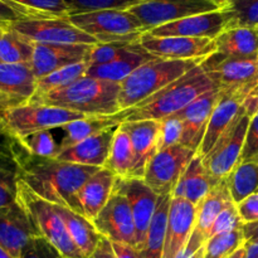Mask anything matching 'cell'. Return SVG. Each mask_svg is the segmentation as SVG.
Masks as SVG:
<instances>
[{"instance_id": "94428289", "label": "cell", "mask_w": 258, "mask_h": 258, "mask_svg": "<svg viewBox=\"0 0 258 258\" xmlns=\"http://www.w3.org/2000/svg\"><path fill=\"white\" fill-rule=\"evenodd\" d=\"M212 2H216V3H218L219 5H223L224 7V5H226L228 2H231V0H212Z\"/></svg>"}, {"instance_id": "d590c367", "label": "cell", "mask_w": 258, "mask_h": 258, "mask_svg": "<svg viewBox=\"0 0 258 258\" xmlns=\"http://www.w3.org/2000/svg\"><path fill=\"white\" fill-rule=\"evenodd\" d=\"M28 15L29 19L70 18L72 9L64 0H8Z\"/></svg>"}, {"instance_id": "484cf974", "label": "cell", "mask_w": 258, "mask_h": 258, "mask_svg": "<svg viewBox=\"0 0 258 258\" xmlns=\"http://www.w3.org/2000/svg\"><path fill=\"white\" fill-rule=\"evenodd\" d=\"M117 176L106 168H100L86 180L78 191V202L86 218L91 222L97 217L112 194Z\"/></svg>"}, {"instance_id": "44dd1931", "label": "cell", "mask_w": 258, "mask_h": 258, "mask_svg": "<svg viewBox=\"0 0 258 258\" xmlns=\"http://www.w3.org/2000/svg\"><path fill=\"white\" fill-rule=\"evenodd\" d=\"M218 97L219 90L214 88V90L199 96L183 110L174 113V116L180 118L183 122L184 134L181 144L185 145L186 148H190L191 150L198 153L199 146H201L204 134H206L207 126H208L209 118H211L212 111L218 101Z\"/></svg>"}, {"instance_id": "83f0119b", "label": "cell", "mask_w": 258, "mask_h": 258, "mask_svg": "<svg viewBox=\"0 0 258 258\" xmlns=\"http://www.w3.org/2000/svg\"><path fill=\"white\" fill-rule=\"evenodd\" d=\"M214 42L216 53L222 57L236 59H257L258 57L257 28H228Z\"/></svg>"}, {"instance_id": "ab89813d", "label": "cell", "mask_w": 258, "mask_h": 258, "mask_svg": "<svg viewBox=\"0 0 258 258\" xmlns=\"http://www.w3.org/2000/svg\"><path fill=\"white\" fill-rule=\"evenodd\" d=\"M17 141L30 155L55 158L59 153V144L55 143L54 136L50 130L37 131Z\"/></svg>"}, {"instance_id": "816d5d0a", "label": "cell", "mask_w": 258, "mask_h": 258, "mask_svg": "<svg viewBox=\"0 0 258 258\" xmlns=\"http://www.w3.org/2000/svg\"><path fill=\"white\" fill-rule=\"evenodd\" d=\"M91 258H115L112 249V243H111L110 239L102 237L100 243H98L97 248L93 252Z\"/></svg>"}, {"instance_id": "2e32d148", "label": "cell", "mask_w": 258, "mask_h": 258, "mask_svg": "<svg viewBox=\"0 0 258 258\" xmlns=\"http://www.w3.org/2000/svg\"><path fill=\"white\" fill-rule=\"evenodd\" d=\"M92 223L98 233L111 242L135 247L136 237L133 212L126 197L117 189L113 188L110 199Z\"/></svg>"}, {"instance_id": "cb8c5ba5", "label": "cell", "mask_w": 258, "mask_h": 258, "mask_svg": "<svg viewBox=\"0 0 258 258\" xmlns=\"http://www.w3.org/2000/svg\"><path fill=\"white\" fill-rule=\"evenodd\" d=\"M120 126L130 136L135 153L133 178H143L146 165L158 153L160 122L158 120H141L122 122Z\"/></svg>"}, {"instance_id": "f907efd6", "label": "cell", "mask_w": 258, "mask_h": 258, "mask_svg": "<svg viewBox=\"0 0 258 258\" xmlns=\"http://www.w3.org/2000/svg\"><path fill=\"white\" fill-rule=\"evenodd\" d=\"M115 258H140V253L138 249L131 244L117 243V242H111Z\"/></svg>"}, {"instance_id": "d4e9b609", "label": "cell", "mask_w": 258, "mask_h": 258, "mask_svg": "<svg viewBox=\"0 0 258 258\" xmlns=\"http://www.w3.org/2000/svg\"><path fill=\"white\" fill-rule=\"evenodd\" d=\"M153 55L149 54L139 40L130 43L126 49L111 62L105 64L88 66L85 76L98 80L110 81V82L121 83L128 77L135 70L148 60L153 59Z\"/></svg>"}, {"instance_id": "836d02e7", "label": "cell", "mask_w": 258, "mask_h": 258, "mask_svg": "<svg viewBox=\"0 0 258 258\" xmlns=\"http://www.w3.org/2000/svg\"><path fill=\"white\" fill-rule=\"evenodd\" d=\"M234 203H239L246 197L258 190V154L248 160L239 161L227 178Z\"/></svg>"}, {"instance_id": "f546056e", "label": "cell", "mask_w": 258, "mask_h": 258, "mask_svg": "<svg viewBox=\"0 0 258 258\" xmlns=\"http://www.w3.org/2000/svg\"><path fill=\"white\" fill-rule=\"evenodd\" d=\"M54 209L62 218L71 238L73 239L78 249L82 252L83 257L91 258L102 238L92 222L72 209L59 206H54Z\"/></svg>"}, {"instance_id": "5b68a950", "label": "cell", "mask_w": 258, "mask_h": 258, "mask_svg": "<svg viewBox=\"0 0 258 258\" xmlns=\"http://www.w3.org/2000/svg\"><path fill=\"white\" fill-rule=\"evenodd\" d=\"M17 202L25 209L39 236L50 242L63 258H85L71 238L54 206L33 193L22 179L18 180Z\"/></svg>"}, {"instance_id": "f1b7e54d", "label": "cell", "mask_w": 258, "mask_h": 258, "mask_svg": "<svg viewBox=\"0 0 258 258\" xmlns=\"http://www.w3.org/2000/svg\"><path fill=\"white\" fill-rule=\"evenodd\" d=\"M217 184L219 183L207 171L201 156L196 155L176 184L171 197L184 199L197 207Z\"/></svg>"}, {"instance_id": "bcb514c9", "label": "cell", "mask_w": 258, "mask_h": 258, "mask_svg": "<svg viewBox=\"0 0 258 258\" xmlns=\"http://www.w3.org/2000/svg\"><path fill=\"white\" fill-rule=\"evenodd\" d=\"M19 258H63L57 248L43 237H33L23 248Z\"/></svg>"}, {"instance_id": "3957f363", "label": "cell", "mask_w": 258, "mask_h": 258, "mask_svg": "<svg viewBox=\"0 0 258 258\" xmlns=\"http://www.w3.org/2000/svg\"><path fill=\"white\" fill-rule=\"evenodd\" d=\"M120 83L98 78H80L62 90L35 95L27 103L55 106L85 116H111L120 112Z\"/></svg>"}, {"instance_id": "db71d44e", "label": "cell", "mask_w": 258, "mask_h": 258, "mask_svg": "<svg viewBox=\"0 0 258 258\" xmlns=\"http://www.w3.org/2000/svg\"><path fill=\"white\" fill-rule=\"evenodd\" d=\"M244 242L251 244H258V221L252 223H244L242 226Z\"/></svg>"}, {"instance_id": "ffe728a7", "label": "cell", "mask_w": 258, "mask_h": 258, "mask_svg": "<svg viewBox=\"0 0 258 258\" xmlns=\"http://www.w3.org/2000/svg\"><path fill=\"white\" fill-rule=\"evenodd\" d=\"M244 100H246V96L241 95V93L219 91L218 101L212 111L203 141L199 146L197 155L204 159L211 153L217 141L242 113Z\"/></svg>"}, {"instance_id": "30bf717a", "label": "cell", "mask_w": 258, "mask_h": 258, "mask_svg": "<svg viewBox=\"0 0 258 258\" xmlns=\"http://www.w3.org/2000/svg\"><path fill=\"white\" fill-rule=\"evenodd\" d=\"M223 8L212 0H143L128 10L141 22L145 32L191 15L214 12Z\"/></svg>"}, {"instance_id": "e7e4bbea", "label": "cell", "mask_w": 258, "mask_h": 258, "mask_svg": "<svg viewBox=\"0 0 258 258\" xmlns=\"http://www.w3.org/2000/svg\"><path fill=\"white\" fill-rule=\"evenodd\" d=\"M257 29H258V28H257Z\"/></svg>"}, {"instance_id": "7402d4cb", "label": "cell", "mask_w": 258, "mask_h": 258, "mask_svg": "<svg viewBox=\"0 0 258 258\" xmlns=\"http://www.w3.org/2000/svg\"><path fill=\"white\" fill-rule=\"evenodd\" d=\"M196 214L194 204L180 198H171L163 258H176L184 251L193 232Z\"/></svg>"}, {"instance_id": "b9f144b4", "label": "cell", "mask_w": 258, "mask_h": 258, "mask_svg": "<svg viewBox=\"0 0 258 258\" xmlns=\"http://www.w3.org/2000/svg\"><path fill=\"white\" fill-rule=\"evenodd\" d=\"M72 9V15L107 9H128L143 0H64Z\"/></svg>"}, {"instance_id": "f6af8a7d", "label": "cell", "mask_w": 258, "mask_h": 258, "mask_svg": "<svg viewBox=\"0 0 258 258\" xmlns=\"http://www.w3.org/2000/svg\"><path fill=\"white\" fill-rule=\"evenodd\" d=\"M243 226L241 217H239L238 209H237V204L234 202H231L214 221L213 226H212L211 232H209V238L216 234L224 233V232H231L234 229H239Z\"/></svg>"}, {"instance_id": "be15d7a7", "label": "cell", "mask_w": 258, "mask_h": 258, "mask_svg": "<svg viewBox=\"0 0 258 258\" xmlns=\"http://www.w3.org/2000/svg\"><path fill=\"white\" fill-rule=\"evenodd\" d=\"M257 62H258V57H257Z\"/></svg>"}, {"instance_id": "c3c4849f", "label": "cell", "mask_w": 258, "mask_h": 258, "mask_svg": "<svg viewBox=\"0 0 258 258\" xmlns=\"http://www.w3.org/2000/svg\"><path fill=\"white\" fill-rule=\"evenodd\" d=\"M239 217L244 223H252L258 221V190L246 197L243 201L237 203Z\"/></svg>"}, {"instance_id": "4dcf8cb0", "label": "cell", "mask_w": 258, "mask_h": 258, "mask_svg": "<svg viewBox=\"0 0 258 258\" xmlns=\"http://www.w3.org/2000/svg\"><path fill=\"white\" fill-rule=\"evenodd\" d=\"M120 123L113 118V116H85L80 120L71 121L66 125L60 126L64 136L59 144V151L66 150L96 134L101 133L105 128L118 126Z\"/></svg>"}, {"instance_id": "91938a15", "label": "cell", "mask_w": 258, "mask_h": 258, "mask_svg": "<svg viewBox=\"0 0 258 258\" xmlns=\"http://www.w3.org/2000/svg\"><path fill=\"white\" fill-rule=\"evenodd\" d=\"M9 150H10L9 144H2V143H0V156L4 155V154L8 153Z\"/></svg>"}, {"instance_id": "d6986e66", "label": "cell", "mask_w": 258, "mask_h": 258, "mask_svg": "<svg viewBox=\"0 0 258 258\" xmlns=\"http://www.w3.org/2000/svg\"><path fill=\"white\" fill-rule=\"evenodd\" d=\"M39 236L25 209L17 201L0 208V247L14 258H19L23 248L33 237Z\"/></svg>"}, {"instance_id": "6da1fadb", "label": "cell", "mask_w": 258, "mask_h": 258, "mask_svg": "<svg viewBox=\"0 0 258 258\" xmlns=\"http://www.w3.org/2000/svg\"><path fill=\"white\" fill-rule=\"evenodd\" d=\"M9 140L10 150L18 164L19 179L32 189L33 193L53 206L64 207L83 216L78 202V191L100 168L30 155L17 140Z\"/></svg>"}, {"instance_id": "603a6c76", "label": "cell", "mask_w": 258, "mask_h": 258, "mask_svg": "<svg viewBox=\"0 0 258 258\" xmlns=\"http://www.w3.org/2000/svg\"><path fill=\"white\" fill-rule=\"evenodd\" d=\"M120 126V125H118ZM118 126L105 128L101 133L58 153L55 159L78 165L103 168L110 155L111 146Z\"/></svg>"}, {"instance_id": "52a82bcc", "label": "cell", "mask_w": 258, "mask_h": 258, "mask_svg": "<svg viewBox=\"0 0 258 258\" xmlns=\"http://www.w3.org/2000/svg\"><path fill=\"white\" fill-rule=\"evenodd\" d=\"M70 22L98 43L136 42L145 29L140 20L126 9H107L71 15Z\"/></svg>"}, {"instance_id": "ee69618b", "label": "cell", "mask_w": 258, "mask_h": 258, "mask_svg": "<svg viewBox=\"0 0 258 258\" xmlns=\"http://www.w3.org/2000/svg\"><path fill=\"white\" fill-rule=\"evenodd\" d=\"M133 42H112V43H98L91 49L88 55V66L105 64L117 58L123 50Z\"/></svg>"}, {"instance_id": "4fadbf2b", "label": "cell", "mask_w": 258, "mask_h": 258, "mask_svg": "<svg viewBox=\"0 0 258 258\" xmlns=\"http://www.w3.org/2000/svg\"><path fill=\"white\" fill-rule=\"evenodd\" d=\"M139 43L149 54L160 59H206L216 52V42L209 38L155 37L144 33Z\"/></svg>"}, {"instance_id": "8d00e7d4", "label": "cell", "mask_w": 258, "mask_h": 258, "mask_svg": "<svg viewBox=\"0 0 258 258\" xmlns=\"http://www.w3.org/2000/svg\"><path fill=\"white\" fill-rule=\"evenodd\" d=\"M87 70L88 62H81L54 71V72L49 73L48 76L37 81V92H35V95H44V93H49L53 92V91L68 87L80 78L85 77Z\"/></svg>"}, {"instance_id": "7c38bea8", "label": "cell", "mask_w": 258, "mask_h": 258, "mask_svg": "<svg viewBox=\"0 0 258 258\" xmlns=\"http://www.w3.org/2000/svg\"><path fill=\"white\" fill-rule=\"evenodd\" d=\"M15 32L24 35L33 43H58V44H98L97 40L78 29L68 18L49 19H20L7 24Z\"/></svg>"}, {"instance_id": "1f68e13d", "label": "cell", "mask_w": 258, "mask_h": 258, "mask_svg": "<svg viewBox=\"0 0 258 258\" xmlns=\"http://www.w3.org/2000/svg\"><path fill=\"white\" fill-rule=\"evenodd\" d=\"M171 196L159 197L155 214L153 217L145 244L140 253V258H163L164 243H165L166 224H168L169 209L171 204Z\"/></svg>"}, {"instance_id": "ba28073f", "label": "cell", "mask_w": 258, "mask_h": 258, "mask_svg": "<svg viewBox=\"0 0 258 258\" xmlns=\"http://www.w3.org/2000/svg\"><path fill=\"white\" fill-rule=\"evenodd\" d=\"M201 66L219 91L241 93L247 97L258 85L257 59L226 58L214 52Z\"/></svg>"}, {"instance_id": "9a60e30c", "label": "cell", "mask_w": 258, "mask_h": 258, "mask_svg": "<svg viewBox=\"0 0 258 258\" xmlns=\"http://www.w3.org/2000/svg\"><path fill=\"white\" fill-rule=\"evenodd\" d=\"M232 13L224 5L214 12L191 15L176 22L168 23L151 29V35L155 37H188L209 38L216 39L226 29L231 28Z\"/></svg>"}, {"instance_id": "7dc6e473", "label": "cell", "mask_w": 258, "mask_h": 258, "mask_svg": "<svg viewBox=\"0 0 258 258\" xmlns=\"http://www.w3.org/2000/svg\"><path fill=\"white\" fill-rule=\"evenodd\" d=\"M258 154V113L253 115L249 120L248 130L246 134L243 150H242L239 161L248 160Z\"/></svg>"}, {"instance_id": "e0dca14e", "label": "cell", "mask_w": 258, "mask_h": 258, "mask_svg": "<svg viewBox=\"0 0 258 258\" xmlns=\"http://www.w3.org/2000/svg\"><path fill=\"white\" fill-rule=\"evenodd\" d=\"M231 202H234L229 190L228 181L224 179L219 184H217L211 191L206 196V198L197 206L196 223H194L193 232H191L189 241L186 243L184 252L185 253H194L203 248L206 242L209 238V232L218 214L228 206Z\"/></svg>"}, {"instance_id": "7a4b0ae2", "label": "cell", "mask_w": 258, "mask_h": 258, "mask_svg": "<svg viewBox=\"0 0 258 258\" xmlns=\"http://www.w3.org/2000/svg\"><path fill=\"white\" fill-rule=\"evenodd\" d=\"M214 88H217V86L199 64L135 107L120 111L112 116L118 123L141 120L160 121L179 112L199 96Z\"/></svg>"}, {"instance_id": "74e56055", "label": "cell", "mask_w": 258, "mask_h": 258, "mask_svg": "<svg viewBox=\"0 0 258 258\" xmlns=\"http://www.w3.org/2000/svg\"><path fill=\"white\" fill-rule=\"evenodd\" d=\"M18 180V164L12 150H9L0 156V208L10 206L17 201Z\"/></svg>"}, {"instance_id": "9c48e42d", "label": "cell", "mask_w": 258, "mask_h": 258, "mask_svg": "<svg viewBox=\"0 0 258 258\" xmlns=\"http://www.w3.org/2000/svg\"><path fill=\"white\" fill-rule=\"evenodd\" d=\"M197 151L183 144L159 150L146 165L143 179L158 196H173L176 184Z\"/></svg>"}, {"instance_id": "e575fe53", "label": "cell", "mask_w": 258, "mask_h": 258, "mask_svg": "<svg viewBox=\"0 0 258 258\" xmlns=\"http://www.w3.org/2000/svg\"><path fill=\"white\" fill-rule=\"evenodd\" d=\"M33 53L34 43L5 24L0 37V62L30 63Z\"/></svg>"}, {"instance_id": "6125c7cd", "label": "cell", "mask_w": 258, "mask_h": 258, "mask_svg": "<svg viewBox=\"0 0 258 258\" xmlns=\"http://www.w3.org/2000/svg\"><path fill=\"white\" fill-rule=\"evenodd\" d=\"M4 25H5V24H0V37H2L3 30H4ZM0 63H2V62H0Z\"/></svg>"}, {"instance_id": "11a10c76", "label": "cell", "mask_w": 258, "mask_h": 258, "mask_svg": "<svg viewBox=\"0 0 258 258\" xmlns=\"http://www.w3.org/2000/svg\"><path fill=\"white\" fill-rule=\"evenodd\" d=\"M18 105H19V103H18L17 101L12 100V98L8 97L7 95L0 92V112H4V111L8 110V108L14 107V106H18Z\"/></svg>"}, {"instance_id": "7bdbcfd3", "label": "cell", "mask_w": 258, "mask_h": 258, "mask_svg": "<svg viewBox=\"0 0 258 258\" xmlns=\"http://www.w3.org/2000/svg\"><path fill=\"white\" fill-rule=\"evenodd\" d=\"M159 122H160V133H159L158 151L181 144L184 127L180 118H178L174 115H170L160 120Z\"/></svg>"}, {"instance_id": "f35d334b", "label": "cell", "mask_w": 258, "mask_h": 258, "mask_svg": "<svg viewBox=\"0 0 258 258\" xmlns=\"http://www.w3.org/2000/svg\"><path fill=\"white\" fill-rule=\"evenodd\" d=\"M244 243L242 228L216 234L204 244V258H229Z\"/></svg>"}, {"instance_id": "f5cc1de1", "label": "cell", "mask_w": 258, "mask_h": 258, "mask_svg": "<svg viewBox=\"0 0 258 258\" xmlns=\"http://www.w3.org/2000/svg\"><path fill=\"white\" fill-rule=\"evenodd\" d=\"M243 108L249 117H252V116L258 113V85L246 97V100L243 102Z\"/></svg>"}, {"instance_id": "6f0895ef", "label": "cell", "mask_w": 258, "mask_h": 258, "mask_svg": "<svg viewBox=\"0 0 258 258\" xmlns=\"http://www.w3.org/2000/svg\"><path fill=\"white\" fill-rule=\"evenodd\" d=\"M176 258H204V247L199 251L194 252V253H185V252H180Z\"/></svg>"}, {"instance_id": "ac0fdd59", "label": "cell", "mask_w": 258, "mask_h": 258, "mask_svg": "<svg viewBox=\"0 0 258 258\" xmlns=\"http://www.w3.org/2000/svg\"><path fill=\"white\" fill-rule=\"evenodd\" d=\"M92 47L93 45L86 44L34 43L30 67L38 81L67 66L87 62Z\"/></svg>"}, {"instance_id": "5bb4252c", "label": "cell", "mask_w": 258, "mask_h": 258, "mask_svg": "<svg viewBox=\"0 0 258 258\" xmlns=\"http://www.w3.org/2000/svg\"><path fill=\"white\" fill-rule=\"evenodd\" d=\"M115 189L121 191L130 204L135 223V247L140 252L145 244L149 227L155 214L160 196H158L143 178H117Z\"/></svg>"}, {"instance_id": "8992f818", "label": "cell", "mask_w": 258, "mask_h": 258, "mask_svg": "<svg viewBox=\"0 0 258 258\" xmlns=\"http://www.w3.org/2000/svg\"><path fill=\"white\" fill-rule=\"evenodd\" d=\"M83 117L82 113L62 107L23 103L0 112V130L7 138L19 140L37 131L58 128Z\"/></svg>"}, {"instance_id": "681fc988", "label": "cell", "mask_w": 258, "mask_h": 258, "mask_svg": "<svg viewBox=\"0 0 258 258\" xmlns=\"http://www.w3.org/2000/svg\"><path fill=\"white\" fill-rule=\"evenodd\" d=\"M20 19H29L23 10L8 0H0V24H9Z\"/></svg>"}, {"instance_id": "680465c9", "label": "cell", "mask_w": 258, "mask_h": 258, "mask_svg": "<svg viewBox=\"0 0 258 258\" xmlns=\"http://www.w3.org/2000/svg\"><path fill=\"white\" fill-rule=\"evenodd\" d=\"M244 254H246V248H244V246H243L242 248H239L236 253L232 254L229 258H244Z\"/></svg>"}, {"instance_id": "d6a6232c", "label": "cell", "mask_w": 258, "mask_h": 258, "mask_svg": "<svg viewBox=\"0 0 258 258\" xmlns=\"http://www.w3.org/2000/svg\"><path fill=\"white\" fill-rule=\"evenodd\" d=\"M135 153L128 134L118 126L111 146L110 155L103 168L112 171L117 178H133Z\"/></svg>"}, {"instance_id": "8fae6325", "label": "cell", "mask_w": 258, "mask_h": 258, "mask_svg": "<svg viewBox=\"0 0 258 258\" xmlns=\"http://www.w3.org/2000/svg\"><path fill=\"white\" fill-rule=\"evenodd\" d=\"M249 120L251 117L247 115L243 108L242 113L232 123L231 127L217 141L211 153L202 159L207 171L217 183H221L228 178L229 174L238 165Z\"/></svg>"}, {"instance_id": "9f6ffc18", "label": "cell", "mask_w": 258, "mask_h": 258, "mask_svg": "<svg viewBox=\"0 0 258 258\" xmlns=\"http://www.w3.org/2000/svg\"><path fill=\"white\" fill-rule=\"evenodd\" d=\"M244 248H246L244 258H258V244L244 243Z\"/></svg>"}, {"instance_id": "60d3db41", "label": "cell", "mask_w": 258, "mask_h": 258, "mask_svg": "<svg viewBox=\"0 0 258 258\" xmlns=\"http://www.w3.org/2000/svg\"><path fill=\"white\" fill-rule=\"evenodd\" d=\"M226 7L232 13L231 28H258V0H231Z\"/></svg>"}, {"instance_id": "277c9868", "label": "cell", "mask_w": 258, "mask_h": 258, "mask_svg": "<svg viewBox=\"0 0 258 258\" xmlns=\"http://www.w3.org/2000/svg\"><path fill=\"white\" fill-rule=\"evenodd\" d=\"M203 60H171L160 58L148 60L120 83V110L123 111L135 107L174 81L185 76Z\"/></svg>"}, {"instance_id": "4316f807", "label": "cell", "mask_w": 258, "mask_h": 258, "mask_svg": "<svg viewBox=\"0 0 258 258\" xmlns=\"http://www.w3.org/2000/svg\"><path fill=\"white\" fill-rule=\"evenodd\" d=\"M0 92L19 105L27 103L37 92L30 63H0Z\"/></svg>"}]
</instances>
